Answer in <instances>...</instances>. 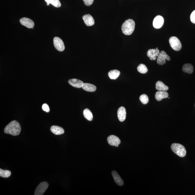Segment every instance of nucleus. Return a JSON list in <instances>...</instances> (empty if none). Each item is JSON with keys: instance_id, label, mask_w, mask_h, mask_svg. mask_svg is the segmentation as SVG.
I'll return each mask as SVG.
<instances>
[{"instance_id": "15", "label": "nucleus", "mask_w": 195, "mask_h": 195, "mask_svg": "<svg viewBox=\"0 0 195 195\" xmlns=\"http://www.w3.org/2000/svg\"><path fill=\"white\" fill-rule=\"evenodd\" d=\"M112 174L114 180L117 185L120 186L123 185L124 184L123 181L116 171H112Z\"/></svg>"}, {"instance_id": "8", "label": "nucleus", "mask_w": 195, "mask_h": 195, "mask_svg": "<svg viewBox=\"0 0 195 195\" xmlns=\"http://www.w3.org/2000/svg\"><path fill=\"white\" fill-rule=\"evenodd\" d=\"M108 143L110 145L118 147L121 143V141L118 137L114 135H110L107 139Z\"/></svg>"}, {"instance_id": "19", "label": "nucleus", "mask_w": 195, "mask_h": 195, "mask_svg": "<svg viewBox=\"0 0 195 195\" xmlns=\"http://www.w3.org/2000/svg\"><path fill=\"white\" fill-rule=\"evenodd\" d=\"M82 88L84 90L88 92H94L97 89L96 87L89 83H84Z\"/></svg>"}, {"instance_id": "11", "label": "nucleus", "mask_w": 195, "mask_h": 195, "mask_svg": "<svg viewBox=\"0 0 195 195\" xmlns=\"http://www.w3.org/2000/svg\"><path fill=\"white\" fill-rule=\"evenodd\" d=\"M20 23L22 25H23L28 28H33L34 23L33 21L29 18L23 17L21 18L20 20Z\"/></svg>"}, {"instance_id": "30", "label": "nucleus", "mask_w": 195, "mask_h": 195, "mask_svg": "<svg viewBox=\"0 0 195 195\" xmlns=\"http://www.w3.org/2000/svg\"></svg>"}, {"instance_id": "21", "label": "nucleus", "mask_w": 195, "mask_h": 195, "mask_svg": "<svg viewBox=\"0 0 195 195\" xmlns=\"http://www.w3.org/2000/svg\"><path fill=\"white\" fill-rule=\"evenodd\" d=\"M182 71L185 73L191 74L193 73L194 68L192 65L190 64H185L182 67Z\"/></svg>"}, {"instance_id": "10", "label": "nucleus", "mask_w": 195, "mask_h": 195, "mask_svg": "<svg viewBox=\"0 0 195 195\" xmlns=\"http://www.w3.org/2000/svg\"><path fill=\"white\" fill-rule=\"evenodd\" d=\"M164 20L161 16L158 15L155 17L153 21V25L156 29H159L163 25Z\"/></svg>"}, {"instance_id": "22", "label": "nucleus", "mask_w": 195, "mask_h": 195, "mask_svg": "<svg viewBox=\"0 0 195 195\" xmlns=\"http://www.w3.org/2000/svg\"><path fill=\"white\" fill-rule=\"evenodd\" d=\"M83 114H84V117L87 120L90 121L93 120V114L88 108H86V109L84 110V111H83Z\"/></svg>"}, {"instance_id": "16", "label": "nucleus", "mask_w": 195, "mask_h": 195, "mask_svg": "<svg viewBox=\"0 0 195 195\" xmlns=\"http://www.w3.org/2000/svg\"><path fill=\"white\" fill-rule=\"evenodd\" d=\"M69 84L74 87L81 88L82 87L84 82L79 79H70L68 81Z\"/></svg>"}, {"instance_id": "14", "label": "nucleus", "mask_w": 195, "mask_h": 195, "mask_svg": "<svg viewBox=\"0 0 195 195\" xmlns=\"http://www.w3.org/2000/svg\"><path fill=\"white\" fill-rule=\"evenodd\" d=\"M169 97V94L167 91H158L155 94V98L157 101H160L162 99L167 98Z\"/></svg>"}, {"instance_id": "5", "label": "nucleus", "mask_w": 195, "mask_h": 195, "mask_svg": "<svg viewBox=\"0 0 195 195\" xmlns=\"http://www.w3.org/2000/svg\"><path fill=\"white\" fill-rule=\"evenodd\" d=\"M171 58L164 51H162L159 54L157 58V63L160 65H162L165 64L166 60L169 61Z\"/></svg>"}, {"instance_id": "24", "label": "nucleus", "mask_w": 195, "mask_h": 195, "mask_svg": "<svg viewBox=\"0 0 195 195\" xmlns=\"http://www.w3.org/2000/svg\"><path fill=\"white\" fill-rule=\"evenodd\" d=\"M137 70L140 73L144 74L147 73L148 71V69L145 65L141 64L137 67Z\"/></svg>"}, {"instance_id": "29", "label": "nucleus", "mask_w": 195, "mask_h": 195, "mask_svg": "<svg viewBox=\"0 0 195 195\" xmlns=\"http://www.w3.org/2000/svg\"><path fill=\"white\" fill-rule=\"evenodd\" d=\"M190 19L191 22L195 23V10L191 13L190 16Z\"/></svg>"}, {"instance_id": "17", "label": "nucleus", "mask_w": 195, "mask_h": 195, "mask_svg": "<svg viewBox=\"0 0 195 195\" xmlns=\"http://www.w3.org/2000/svg\"><path fill=\"white\" fill-rule=\"evenodd\" d=\"M51 131L55 135H62L64 132V129L60 126L54 125L50 128Z\"/></svg>"}, {"instance_id": "6", "label": "nucleus", "mask_w": 195, "mask_h": 195, "mask_svg": "<svg viewBox=\"0 0 195 195\" xmlns=\"http://www.w3.org/2000/svg\"><path fill=\"white\" fill-rule=\"evenodd\" d=\"M48 187V184L46 182H42L36 189L35 195H42Z\"/></svg>"}, {"instance_id": "28", "label": "nucleus", "mask_w": 195, "mask_h": 195, "mask_svg": "<svg viewBox=\"0 0 195 195\" xmlns=\"http://www.w3.org/2000/svg\"><path fill=\"white\" fill-rule=\"evenodd\" d=\"M42 108L43 111H46L47 113H48L50 111V108L48 104H43Z\"/></svg>"}, {"instance_id": "2", "label": "nucleus", "mask_w": 195, "mask_h": 195, "mask_svg": "<svg viewBox=\"0 0 195 195\" xmlns=\"http://www.w3.org/2000/svg\"><path fill=\"white\" fill-rule=\"evenodd\" d=\"M135 26V23L133 20L129 19L126 20L122 25V32L126 35H131L134 31Z\"/></svg>"}, {"instance_id": "23", "label": "nucleus", "mask_w": 195, "mask_h": 195, "mask_svg": "<svg viewBox=\"0 0 195 195\" xmlns=\"http://www.w3.org/2000/svg\"><path fill=\"white\" fill-rule=\"evenodd\" d=\"M47 3V5L51 4L56 7H60L61 6V3L59 0H45Z\"/></svg>"}, {"instance_id": "12", "label": "nucleus", "mask_w": 195, "mask_h": 195, "mask_svg": "<svg viewBox=\"0 0 195 195\" xmlns=\"http://www.w3.org/2000/svg\"><path fill=\"white\" fill-rule=\"evenodd\" d=\"M126 114L125 108L123 107H121L119 108L117 111V116L120 122H123L125 120Z\"/></svg>"}, {"instance_id": "9", "label": "nucleus", "mask_w": 195, "mask_h": 195, "mask_svg": "<svg viewBox=\"0 0 195 195\" xmlns=\"http://www.w3.org/2000/svg\"><path fill=\"white\" fill-rule=\"evenodd\" d=\"M159 50L158 49V48L155 49H150L147 53V57L151 60H155L158 57L159 54Z\"/></svg>"}, {"instance_id": "20", "label": "nucleus", "mask_w": 195, "mask_h": 195, "mask_svg": "<svg viewBox=\"0 0 195 195\" xmlns=\"http://www.w3.org/2000/svg\"><path fill=\"white\" fill-rule=\"evenodd\" d=\"M120 72L119 70H110L108 72V76L110 79H116L120 76Z\"/></svg>"}, {"instance_id": "3", "label": "nucleus", "mask_w": 195, "mask_h": 195, "mask_svg": "<svg viewBox=\"0 0 195 195\" xmlns=\"http://www.w3.org/2000/svg\"><path fill=\"white\" fill-rule=\"evenodd\" d=\"M171 149L175 154L180 157L185 156L187 151L185 147L181 144L174 143L172 144Z\"/></svg>"}, {"instance_id": "13", "label": "nucleus", "mask_w": 195, "mask_h": 195, "mask_svg": "<svg viewBox=\"0 0 195 195\" xmlns=\"http://www.w3.org/2000/svg\"><path fill=\"white\" fill-rule=\"evenodd\" d=\"M82 19L87 26H91L94 24V20L92 16L90 14H86L84 15L82 17Z\"/></svg>"}, {"instance_id": "27", "label": "nucleus", "mask_w": 195, "mask_h": 195, "mask_svg": "<svg viewBox=\"0 0 195 195\" xmlns=\"http://www.w3.org/2000/svg\"><path fill=\"white\" fill-rule=\"evenodd\" d=\"M84 2V4L87 6H90L92 4L94 1V0H83Z\"/></svg>"}, {"instance_id": "1", "label": "nucleus", "mask_w": 195, "mask_h": 195, "mask_svg": "<svg viewBox=\"0 0 195 195\" xmlns=\"http://www.w3.org/2000/svg\"><path fill=\"white\" fill-rule=\"evenodd\" d=\"M21 131V127L17 121L14 120L5 126V133L14 136L19 135Z\"/></svg>"}, {"instance_id": "7", "label": "nucleus", "mask_w": 195, "mask_h": 195, "mask_svg": "<svg viewBox=\"0 0 195 195\" xmlns=\"http://www.w3.org/2000/svg\"><path fill=\"white\" fill-rule=\"evenodd\" d=\"M54 47L59 51H63L65 49V46L63 42L59 37H55L53 40Z\"/></svg>"}, {"instance_id": "18", "label": "nucleus", "mask_w": 195, "mask_h": 195, "mask_svg": "<svg viewBox=\"0 0 195 195\" xmlns=\"http://www.w3.org/2000/svg\"><path fill=\"white\" fill-rule=\"evenodd\" d=\"M155 88L158 91H167L169 89V87L162 81H157L155 84Z\"/></svg>"}, {"instance_id": "26", "label": "nucleus", "mask_w": 195, "mask_h": 195, "mask_svg": "<svg viewBox=\"0 0 195 195\" xmlns=\"http://www.w3.org/2000/svg\"><path fill=\"white\" fill-rule=\"evenodd\" d=\"M140 99L141 102L144 104H147L149 101V98L145 94L141 95L140 97Z\"/></svg>"}, {"instance_id": "4", "label": "nucleus", "mask_w": 195, "mask_h": 195, "mask_svg": "<svg viewBox=\"0 0 195 195\" xmlns=\"http://www.w3.org/2000/svg\"><path fill=\"white\" fill-rule=\"evenodd\" d=\"M169 43L173 50L176 51L180 50L182 48V45L180 40L175 36H172L169 39Z\"/></svg>"}, {"instance_id": "25", "label": "nucleus", "mask_w": 195, "mask_h": 195, "mask_svg": "<svg viewBox=\"0 0 195 195\" xmlns=\"http://www.w3.org/2000/svg\"><path fill=\"white\" fill-rule=\"evenodd\" d=\"M11 175V172L9 170H5L0 169V176L4 178H7Z\"/></svg>"}]
</instances>
